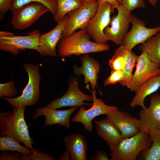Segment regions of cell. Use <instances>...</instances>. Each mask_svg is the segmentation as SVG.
<instances>
[{"label":"cell","mask_w":160,"mask_h":160,"mask_svg":"<svg viewBox=\"0 0 160 160\" xmlns=\"http://www.w3.org/2000/svg\"><path fill=\"white\" fill-rule=\"evenodd\" d=\"M91 37L86 28L80 29L70 35L63 37L58 44L59 56L65 58L74 55L99 52L108 50L109 46L91 41Z\"/></svg>","instance_id":"cell-1"},{"label":"cell","mask_w":160,"mask_h":160,"mask_svg":"<svg viewBox=\"0 0 160 160\" xmlns=\"http://www.w3.org/2000/svg\"><path fill=\"white\" fill-rule=\"evenodd\" d=\"M25 107L15 111L0 113V133L1 136L12 137L32 150L34 142L30 136L24 118Z\"/></svg>","instance_id":"cell-2"},{"label":"cell","mask_w":160,"mask_h":160,"mask_svg":"<svg viewBox=\"0 0 160 160\" xmlns=\"http://www.w3.org/2000/svg\"><path fill=\"white\" fill-rule=\"evenodd\" d=\"M152 142L148 132L141 130L132 137L122 138L115 146L110 148L111 160H136L141 152L149 148Z\"/></svg>","instance_id":"cell-3"},{"label":"cell","mask_w":160,"mask_h":160,"mask_svg":"<svg viewBox=\"0 0 160 160\" xmlns=\"http://www.w3.org/2000/svg\"><path fill=\"white\" fill-rule=\"evenodd\" d=\"M23 67L28 74V81L21 95L15 98H2L8 102L14 111L22 107L33 105L38 102L40 97L41 77L39 65L27 63L24 64Z\"/></svg>","instance_id":"cell-4"},{"label":"cell","mask_w":160,"mask_h":160,"mask_svg":"<svg viewBox=\"0 0 160 160\" xmlns=\"http://www.w3.org/2000/svg\"><path fill=\"white\" fill-rule=\"evenodd\" d=\"M25 36L16 35L5 31H0V50L12 55L18 54L27 49L37 51L41 33L37 29Z\"/></svg>","instance_id":"cell-5"},{"label":"cell","mask_w":160,"mask_h":160,"mask_svg":"<svg viewBox=\"0 0 160 160\" xmlns=\"http://www.w3.org/2000/svg\"><path fill=\"white\" fill-rule=\"evenodd\" d=\"M114 9L113 5L109 3L98 2L96 12L86 28L95 42L101 44H107L109 40L104 31L110 23V15L114 12Z\"/></svg>","instance_id":"cell-6"},{"label":"cell","mask_w":160,"mask_h":160,"mask_svg":"<svg viewBox=\"0 0 160 160\" xmlns=\"http://www.w3.org/2000/svg\"><path fill=\"white\" fill-rule=\"evenodd\" d=\"M86 87L92 93L93 98L92 106L87 109H86L83 106L80 107L71 119V121L73 122L81 123L83 125L85 130L90 133L92 132L93 128L92 121L95 117L100 115L105 114L110 111L118 109V108L115 105H107L102 99L97 98L96 90H90L87 85Z\"/></svg>","instance_id":"cell-7"},{"label":"cell","mask_w":160,"mask_h":160,"mask_svg":"<svg viewBox=\"0 0 160 160\" xmlns=\"http://www.w3.org/2000/svg\"><path fill=\"white\" fill-rule=\"evenodd\" d=\"M49 12V9L43 4L30 2L12 12L11 23L15 29H25L31 26L44 14Z\"/></svg>","instance_id":"cell-8"},{"label":"cell","mask_w":160,"mask_h":160,"mask_svg":"<svg viewBox=\"0 0 160 160\" xmlns=\"http://www.w3.org/2000/svg\"><path fill=\"white\" fill-rule=\"evenodd\" d=\"M79 81L76 77L70 78L68 88L62 96L56 99L47 105L48 107L57 109L65 107H81L83 105L90 106L92 103H87L84 101H93L92 95H87L82 92L79 87Z\"/></svg>","instance_id":"cell-9"},{"label":"cell","mask_w":160,"mask_h":160,"mask_svg":"<svg viewBox=\"0 0 160 160\" xmlns=\"http://www.w3.org/2000/svg\"><path fill=\"white\" fill-rule=\"evenodd\" d=\"M113 6L117 9V14L111 18L110 23L104 32L109 40L117 45H121L131 23L132 13L120 4Z\"/></svg>","instance_id":"cell-10"},{"label":"cell","mask_w":160,"mask_h":160,"mask_svg":"<svg viewBox=\"0 0 160 160\" xmlns=\"http://www.w3.org/2000/svg\"><path fill=\"white\" fill-rule=\"evenodd\" d=\"M98 2L84 3L79 8L68 13L69 17L62 35L63 37L70 35L78 29L86 28L96 14Z\"/></svg>","instance_id":"cell-11"},{"label":"cell","mask_w":160,"mask_h":160,"mask_svg":"<svg viewBox=\"0 0 160 160\" xmlns=\"http://www.w3.org/2000/svg\"><path fill=\"white\" fill-rule=\"evenodd\" d=\"M159 66L151 60L148 55L142 51L138 56L136 69L127 88L135 92L140 86L150 78L158 75Z\"/></svg>","instance_id":"cell-12"},{"label":"cell","mask_w":160,"mask_h":160,"mask_svg":"<svg viewBox=\"0 0 160 160\" xmlns=\"http://www.w3.org/2000/svg\"><path fill=\"white\" fill-rule=\"evenodd\" d=\"M132 28L125 36L121 45L129 50L137 45L141 44L160 31V26L149 28L145 27V22L132 14Z\"/></svg>","instance_id":"cell-13"},{"label":"cell","mask_w":160,"mask_h":160,"mask_svg":"<svg viewBox=\"0 0 160 160\" xmlns=\"http://www.w3.org/2000/svg\"><path fill=\"white\" fill-rule=\"evenodd\" d=\"M105 114L120 131L122 138L136 135L141 129L139 119L126 112L117 110L110 111Z\"/></svg>","instance_id":"cell-14"},{"label":"cell","mask_w":160,"mask_h":160,"mask_svg":"<svg viewBox=\"0 0 160 160\" xmlns=\"http://www.w3.org/2000/svg\"><path fill=\"white\" fill-rule=\"evenodd\" d=\"M68 17V14L66 15L54 28L47 33L41 35L37 51L41 56H57L56 47L62 37V35Z\"/></svg>","instance_id":"cell-15"},{"label":"cell","mask_w":160,"mask_h":160,"mask_svg":"<svg viewBox=\"0 0 160 160\" xmlns=\"http://www.w3.org/2000/svg\"><path fill=\"white\" fill-rule=\"evenodd\" d=\"M78 108L76 106L72 107L67 110H59L50 108L47 106L43 107L36 110L32 117V121L33 122L39 117L44 116L45 119L43 127L59 124L69 128L71 126L70 116Z\"/></svg>","instance_id":"cell-16"},{"label":"cell","mask_w":160,"mask_h":160,"mask_svg":"<svg viewBox=\"0 0 160 160\" xmlns=\"http://www.w3.org/2000/svg\"><path fill=\"white\" fill-rule=\"evenodd\" d=\"M141 130L148 131L160 128V94H153L148 108L142 109L139 113Z\"/></svg>","instance_id":"cell-17"},{"label":"cell","mask_w":160,"mask_h":160,"mask_svg":"<svg viewBox=\"0 0 160 160\" xmlns=\"http://www.w3.org/2000/svg\"><path fill=\"white\" fill-rule=\"evenodd\" d=\"M80 58L81 65L79 67L75 65L73 66L74 73L79 77L83 75L84 83L87 85L90 83L92 90H95L97 86V81L100 69L99 63L89 54H83Z\"/></svg>","instance_id":"cell-18"},{"label":"cell","mask_w":160,"mask_h":160,"mask_svg":"<svg viewBox=\"0 0 160 160\" xmlns=\"http://www.w3.org/2000/svg\"><path fill=\"white\" fill-rule=\"evenodd\" d=\"M65 148L69 151L71 160H87L86 138L78 133L67 135L64 139Z\"/></svg>","instance_id":"cell-19"},{"label":"cell","mask_w":160,"mask_h":160,"mask_svg":"<svg viewBox=\"0 0 160 160\" xmlns=\"http://www.w3.org/2000/svg\"><path fill=\"white\" fill-rule=\"evenodd\" d=\"M95 122L97 135L105 141L110 148L116 145L122 137L120 131L113 122L106 118Z\"/></svg>","instance_id":"cell-20"},{"label":"cell","mask_w":160,"mask_h":160,"mask_svg":"<svg viewBox=\"0 0 160 160\" xmlns=\"http://www.w3.org/2000/svg\"><path fill=\"white\" fill-rule=\"evenodd\" d=\"M160 87V73L154 76L142 84L135 92V95L130 104L132 108L140 106L145 109L144 101L145 97L152 94Z\"/></svg>","instance_id":"cell-21"},{"label":"cell","mask_w":160,"mask_h":160,"mask_svg":"<svg viewBox=\"0 0 160 160\" xmlns=\"http://www.w3.org/2000/svg\"><path fill=\"white\" fill-rule=\"evenodd\" d=\"M139 49L145 52L153 62L160 66V31L138 47Z\"/></svg>","instance_id":"cell-22"},{"label":"cell","mask_w":160,"mask_h":160,"mask_svg":"<svg viewBox=\"0 0 160 160\" xmlns=\"http://www.w3.org/2000/svg\"><path fill=\"white\" fill-rule=\"evenodd\" d=\"M148 133L152 144L149 148L141 152L138 159L160 160V128L153 129Z\"/></svg>","instance_id":"cell-23"},{"label":"cell","mask_w":160,"mask_h":160,"mask_svg":"<svg viewBox=\"0 0 160 160\" xmlns=\"http://www.w3.org/2000/svg\"><path fill=\"white\" fill-rule=\"evenodd\" d=\"M57 9L53 18L57 23L69 12L80 8L84 4L83 0H57Z\"/></svg>","instance_id":"cell-24"},{"label":"cell","mask_w":160,"mask_h":160,"mask_svg":"<svg viewBox=\"0 0 160 160\" xmlns=\"http://www.w3.org/2000/svg\"><path fill=\"white\" fill-rule=\"evenodd\" d=\"M19 143L13 138L8 136L0 137V150L10 151L20 153L23 155L32 153V150L25 146L21 145Z\"/></svg>","instance_id":"cell-25"},{"label":"cell","mask_w":160,"mask_h":160,"mask_svg":"<svg viewBox=\"0 0 160 160\" xmlns=\"http://www.w3.org/2000/svg\"><path fill=\"white\" fill-rule=\"evenodd\" d=\"M129 50L121 45L115 51L110 59L108 64L112 70H123L125 66Z\"/></svg>","instance_id":"cell-26"},{"label":"cell","mask_w":160,"mask_h":160,"mask_svg":"<svg viewBox=\"0 0 160 160\" xmlns=\"http://www.w3.org/2000/svg\"><path fill=\"white\" fill-rule=\"evenodd\" d=\"M138 57V56L131 50L128 51L125 64L123 70V79L119 83L122 86H127L129 83L133 76L132 71L137 63Z\"/></svg>","instance_id":"cell-27"},{"label":"cell","mask_w":160,"mask_h":160,"mask_svg":"<svg viewBox=\"0 0 160 160\" xmlns=\"http://www.w3.org/2000/svg\"><path fill=\"white\" fill-rule=\"evenodd\" d=\"M33 2L43 4L49 9L53 17L56 15L57 9V0H12L10 10L13 12L27 4Z\"/></svg>","instance_id":"cell-28"},{"label":"cell","mask_w":160,"mask_h":160,"mask_svg":"<svg viewBox=\"0 0 160 160\" xmlns=\"http://www.w3.org/2000/svg\"><path fill=\"white\" fill-rule=\"evenodd\" d=\"M15 83L14 81H10L7 82L0 84V98L7 97L12 98L15 96L18 92L15 87Z\"/></svg>","instance_id":"cell-29"},{"label":"cell","mask_w":160,"mask_h":160,"mask_svg":"<svg viewBox=\"0 0 160 160\" xmlns=\"http://www.w3.org/2000/svg\"><path fill=\"white\" fill-rule=\"evenodd\" d=\"M32 153L28 155H23L21 160H55L53 156L40 151L38 149L32 150Z\"/></svg>","instance_id":"cell-30"},{"label":"cell","mask_w":160,"mask_h":160,"mask_svg":"<svg viewBox=\"0 0 160 160\" xmlns=\"http://www.w3.org/2000/svg\"><path fill=\"white\" fill-rule=\"evenodd\" d=\"M123 77V70H112L109 76L104 81V85L116 84L121 81Z\"/></svg>","instance_id":"cell-31"},{"label":"cell","mask_w":160,"mask_h":160,"mask_svg":"<svg viewBox=\"0 0 160 160\" xmlns=\"http://www.w3.org/2000/svg\"><path fill=\"white\" fill-rule=\"evenodd\" d=\"M120 4L129 12L135 9L145 7L144 0H122Z\"/></svg>","instance_id":"cell-32"},{"label":"cell","mask_w":160,"mask_h":160,"mask_svg":"<svg viewBox=\"0 0 160 160\" xmlns=\"http://www.w3.org/2000/svg\"><path fill=\"white\" fill-rule=\"evenodd\" d=\"M23 155L18 152L9 153L7 151H3L0 154V160H21Z\"/></svg>","instance_id":"cell-33"},{"label":"cell","mask_w":160,"mask_h":160,"mask_svg":"<svg viewBox=\"0 0 160 160\" xmlns=\"http://www.w3.org/2000/svg\"><path fill=\"white\" fill-rule=\"evenodd\" d=\"M12 0H0V12L1 16L6 14L10 10Z\"/></svg>","instance_id":"cell-34"},{"label":"cell","mask_w":160,"mask_h":160,"mask_svg":"<svg viewBox=\"0 0 160 160\" xmlns=\"http://www.w3.org/2000/svg\"><path fill=\"white\" fill-rule=\"evenodd\" d=\"M89 160H109L106 152L103 151H98L95 154L94 156L91 157Z\"/></svg>","instance_id":"cell-35"},{"label":"cell","mask_w":160,"mask_h":160,"mask_svg":"<svg viewBox=\"0 0 160 160\" xmlns=\"http://www.w3.org/2000/svg\"><path fill=\"white\" fill-rule=\"evenodd\" d=\"M70 155V153L68 151L67 149L63 153L62 156L60 157L59 160H70V158L69 156Z\"/></svg>","instance_id":"cell-36"},{"label":"cell","mask_w":160,"mask_h":160,"mask_svg":"<svg viewBox=\"0 0 160 160\" xmlns=\"http://www.w3.org/2000/svg\"><path fill=\"white\" fill-rule=\"evenodd\" d=\"M98 2H106L109 3L113 6L120 4L116 0H96Z\"/></svg>","instance_id":"cell-37"},{"label":"cell","mask_w":160,"mask_h":160,"mask_svg":"<svg viewBox=\"0 0 160 160\" xmlns=\"http://www.w3.org/2000/svg\"><path fill=\"white\" fill-rule=\"evenodd\" d=\"M84 3L91 4L97 1L96 0H83Z\"/></svg>","instance_id":"cell-38"},{"label":"cell","mask_w":160,"mask_h":160,"mask_svg":"<svg viewBox=\"0 0 160 160\" xmlns=\"http://www.w3.org/2000/svg\"><path fill=\"white\" fill-rule=\"evenodd\" d=\"M153 6L155 7L158 0H147Z\"/></svg>","instance_id":"cell-39"},{"label":"cell","mask_w":160,"mask_h":160,"mask_svg":"<svg viewBox=\"0 0 160 160\" xmlns=\"http://www.w3.org/2000/svg\"><path fill=\"white\" fill-rule=\"evenodd\" d=\"M120 4H121L122 0H116Z\"/></svg>","instance_id":"cell-40"},{"label":"cell","mask_w":160,"mask_h":160,"mask_svg":"<svg viewBox=\"0 0 160 160\" xmlns=\"http://www.w3.org/2000/svg\"><path fill=\"white\" fill-rule=\"evenodd\" d=\"M160 73V66L159 67V72L158 75Z\"/></svg>","instance_id":"cell-41"}]
</instances>
